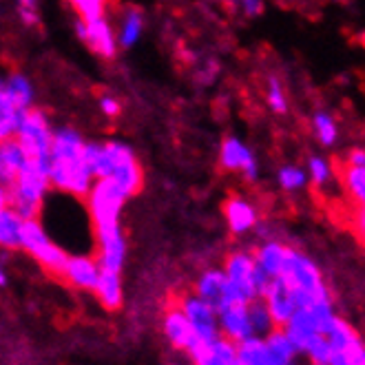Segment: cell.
<instances>
[{
    "label": "cell",
    "instance_id": "d6986e66",
    "mask_svg": "<svg viewBox=\"0 0 365 365\" xmlns=\"http://www.w3.org/2000/svg\"><path fill=\"white\" fill-rule=\"evenodd\" d=\"M224 215H226V224H228L230 232H235V235H244L257 226L255 206L242 197H230L224 204Z\"/></svg>",
    "mask_w": 365,
    "mask_h": 365
},
{
    "label": "cell",
    "instance_id": "ba28073f",
    "mask_svg": "<svg viewBox=\"0 0 365 365\" xmlns=\"http://www.w3.org/2000/svg\"><path fill=\"white\" fill-rule=\"evenodd\" d=\"M195 297H200L204 304H208L215 312H224L232 306H240L237 292L232 284L226 279V274L217 268L204 270L195 284Z\"/></svg>",
    "mask_w": 365,
    "mask_h": 365
},
{
    "label": "cell",
    "instance_id": "4fadbf2b",
    "mask_svg": "<svg viewBox=\"0 0 365 365\" xmlns=\"http://www.w3.org/2000/svg\"><path fill=\"white\" fill-rule=\"evenodd\" d=\"M220 162L226 170H240L246 180L255 182L259 175V164H257L250 148L240 138H226L220 148Z\"/></svg>",
    "mask_w": 365,
    "mask_h": 365
},
{
    "label": "cell",
    "instance_id": "7c38bea8",
    "mask_svg": "<svg viewBox=\"0 0 365 365\" xmlns=\"http://www.w3.org/2000/svg\"><path fill=\"white\" fill-rule=\"evenodd\" d=\"M76 31H78V38L82 42H87V45L102 58L111 60L115 58L118 53V38H115V31L111 27V23L106 18H100L96 23H89L84 25L80 20H76Z\"/></svg>",
    "mask_w": 365,
    "mask_h": 365
},
{
    "label": "cell",
    "instance_id": "8fae6325",
    "mask_svg": "<svg viewBox=\"0 0 365 365\" xmlns=\"http://www.w3.org/2000/svg\"><path fill=\"white\" fill-rule=\"evenodd\" d=\"M124 259H126V237L122 226L96 232V262L100 270L122 274Z\"/></svg>",
    "mask_w": 365,
    "mask_h": 365
},
{
    "label": "cell",
    "instance_id": "74e56055",
    "mask_svg": "<svg viewBox=\"0 0 365 365\" xmlns=\"http://www.w3.org/2000/svg\"><path fill=\"white\" fill-rule=\"evenodd\" d=\"M235 363H237V359H235V361L220 359V356L210 354L208 350H204V354H202L200 359H195V365H235Z\"/></svg>",
    "mask_w": 365,
    "mask_h": 365
},
{
    "label": "cell",
    "instance_id": "30bf717a",
    "mask_svg": "<svg viewBox=\"0 0 365 365\" xmlns=\"http://www.w3.org/2000/svg\"><path fill=\"white\" fill-rule=\"evenodd\" d=\"M164 334H166V339L173 343L178 350L188 352L192 361L200 359L204 354V350H206V346L195 336V332H192V328L186 321L184 312L178 306L170 308L164 314Z\"/></svg>",
    "mask_w": 365,
    "mask_h": 365
},
{
    "label": "cell",
    "instance_id": "f546056e",
    "mask_svg": "<svg viewBox=\"0 0 365 365\" xmlns=\"http://www.w3.org/2000/svg\"><path fill=\"white\" fill-rule=\"evenodd\" d=\"M308 184V175H306V170L304 168H299V166H282L279 168V186H282L284 190H302L304 186Z\"/></svg>",
    "mask_w": 365,
    "mask_h": 365
},
{
    "label": "cell",
    "instance_id": "d6a6232c",
    "mask_svg": "<svg viewBox=\"0 0 365 365\" xmlns=\"http://www.w3.org/2000/svg\"><path fill=\"white\" fill-rule=\"evenodd\" d=\"M304 354H308V359L312 361V365H330V356H332V348L324 334H317L304 350Z\"/></svg>",
    "mask_w": 365,
    "mask_h": 365
},
{
    "label": "cell",
    "instance_id": "d4e9b609",
    "mask_svg": "<svg viewBox=\"0 0 365 365\" xmlns=\"http://www.w3.org/2000/svg\"><path fill=\"white\" fill-rule=\"evenodd\" d=\"M237 365H277L262 339H248L237 346Z\"/></svg>",
    "mask_w": 365,
    "mask_h": 365
},
{
    "label": "cell",
    "instance_id": "b9f144b4",
    "mask_svg": "<svg viewBox=\"0 0 365 365\" xmlns=\"http://www.w3.org/2000/svg\"><path fill=\"white\" fill-rule=\"evenodd\" d=\"M5 284H7V272H5L3 262H0V286H5Z\"/></svg>",
    "mask_w": 365,
    "mask_h": 365
},
{
    "label": "cell",
    "instance_id": "836d02e7",
    "mask_svg": "<svg viewBox=\"0 0 365 365\" xmlns=\"http://www.w3.org/2000/svg\"><path fill=\"white\" fill-rule=\"evenodd\" d=\"M306 175L312 180L314 186H326L330 180H332V166L328 160L324 158H319V155H312L308 160V170H306Z\"/></svg>",
    "mask_w": 365,
    "mask_h": 365
},
{
    "label": "cell",
    "instance_id": "52a82bcc",
    "mask_svg": "<svg viewBox=\"0 0 365 365\" xmlns=\"http://www.w3.org/2000/svg\"><path fill=\"white\" fill-rule=\"evenodd\" d=\"M106 148V155H109V164H111V173H109V180L124 192L126 197L135 195L142 188V166L133 153V148L124 144V142H106L104 144Z\"/></svg>",
    "mask_w": 365,
    "mask_h": 365
},
{
    "label": "cell",
    "instance_id": "9c48e42d",
    "mask_svg": "<svg viewBox=\"0 0 365 365\" xmlns=\"http://www.w3.org/2000/svg\"><path fill=\"white\" fill-rule=\"evenodd\" d=\"M186 321L190 324L195 336L208 348L215 339H220V328H217V312H215L208 304H204L200 297L195 294H186L182 297V302L178 306Z\"/></svg>",
    "mask_w": 365,
    "mask_h": 365
},
{
    "label": "cell",
    "instance_id": "7bdbcfd3",
    "mask_svg": "<svg viewBox=\"0 0 365 365\" xmlns=\"http://www.w3.org/2000/svg\"><path fill=\"white\" fill-rule=\"evenodd\" d=\"M0 93H5V78H0Z\"/></svg>",
    "mask_w": 365,
    "mask_h": 365
},
{
    "label": "cell",
    "instance_id": "ffe728a7",
    "mask_svg": "<svg viewBox=\"0 0 365 365\" xmlns=\"http://www.w3.org/2000/svg\"><path fill=\"white\" fill-rule=\"evenodd\" d=\"M98 302L106 310H118L122 306L124 299V286H122V274L109 272V270H100L98 284L93 288Z\"/></svg>",
    "mask_w": 365,
    "mask_h": 365
},
{
    "label": "cell",
    "instance_id": "7402d4cb",
    "mask_svg": "<svg viewBox=\"0 0 365 365\" xmlns=\"http://www.w3.org/2000/svg\"><path fill=\"white\" fill-rule=\"evenodd\" d=\"M286 252H288L286 244L266 242V244H262L259 248H257V252L252 257H255V264L259 266L270 279H274V277H282V272H284Z\"/></svg>",
    "mask_w": 365,
    "mask_h": 365
},
{
    "label": "cell",
    "instance_id": "6da1fadb",
    "mask_svg": "<svg viewBox=\"0 0 365 365\" xmlns=\"http://www.w3.org/2000/svg\"><path fill=\"white\" fill-rule=\"evenodd\" d=\"M84 140L76 128L62 126L53 131L51 140V162H49V186L53 190L67 192L78 200L89 195L93 186V178L87 173L82 162Z\"/></svg>",
    "mask_w": 365,
    "mask_h": 365
},
{
    "label": "cell",
    "instance_id": "ac0fdd59",
    "mask_svg": "<svg viewBox=\"0 0 365 365\" xmlns=\"http://www.w3.org/2000/svg\"><path fill=\"white\" fill-rule=\"evenodd\" d=\"M27 162L29 160L23 151V146L16 142V138L7 140V142H0V184L9 188L20 170L27 166Z\"/></svg>",
    "mask_w": 365,
    "mask_h": 365
},
{
    "label": "cell",
    "instance_id": "f1b7e54d",
    "mask_svg": "<svg viewBox=\"0 0 365 365\" xmlns=\"http://www.w3.org/2000/svg\"><path fill=\"white\" fill-rule=\"evenodd\" d=\"M312 128H314L317 140L324 146H332L339 140V126H336L334 118L326 111H317L312 115Z\"/></svg>",
    "mask_w": 365,
    "mask_h": 365
},
{
    "label": "cell",
    "instance_id": "603a6c76",
    "mask_svg": "<svg viewBox=\"0 0 365 365\" xmlns=\"http://www.w3.org/2000/svg\"><path fill=\"white\" fill-rule=\"evenodd\" d=\"M5 98L16 106L18 111H29L34 109V87L27 76L23 73H11L5 78Z\"/></svg>",
    "mask_w": 365,
    "mask_h": 365
},
{
    "label": "cell",
    "instance_id": "4dcf8cb0",
    "mask_svg": "<svg viewBox=\"0 0 365 365\" xmlns=\"http://www.w3.org/2000/svg\"><path fill=\"white\" fill-rule=\"evenodd\" d=\"M73 9H76L78 20L84 25L96 23V20L104 18V14H106V5L102 0H76Z\"/></svg>",
    "mask_w": 365,
    "mask_h": 365
},
{
    "label": "cell",
    "instance_id": "5bb4252c",
    "mask_svg": "<svg viewBox=\"0 0 365 365\" xmlns=\"http://www.w3.org/2000/svg\"><path fill=\"white\" fill-rule=\"evenodd\" d=\"M264 306L270 312V319L277 328H284L288 324V319L292 317V312L297 310L294 299H292V290L288 286V282L284 277H274L266 294H264Z\"/></svg>",
    "mask_w": 365,
    "mask_h": 365
},
{
    "label": "cell",
    "instance_id": "8d00e7d4",
    "mask_svg": "<svg viewBox=\"0 0 365 365\" xmlns=\"http://www.w3.org/2000/svg\"><path fill=\"white\" fill-rule=\"evenodd\" d=\"M100 109H102V113H104L106 118H118L120 111H122V104H120V100L113 98V96H102V98H100Z\"/></svg>",
    "mask_w": 365,
    "mask_h": 365
},
{
    "label": "cell",
    "instance_id": "2e32d148",
    "mask_svg": "<svg viewBox=\"0 0 365 365\" xmlns=\"http://www.w3.org/2000/svg\"><path fill=\"white\" fill-rule=\"evenodd\" d=\"M217 328H220V336L235 343V346H240V343L252 339L246 306H232V308L220 312L217 314Z\"/></svg>",
    "mask_w": 365,
    "mask_h": 365
},
{
    "label": "cell",
    "instance_id": "ee69618b",
    "mask_svg": "<svg viewBox=\"0 0 365 365\" xmlns=\"http://www.w3.org/2000/svg\"><path fill=\"white\" fill-rule=\"evenodd\" d=\"M286 365H294V363H286Z\"/></svg>",
    "mask_w": 365,
    "mask_h": 365
},
{
    "label": "cell",
    "instance_id": "ab89813d",
    "mask_svg": "<svg viewBox=\"0 0 365 365\" xmlns=\"http://www.w3.org/2000/svg\"><path fill=\"white\" fill-rule=\"evenodd\" d=\"M242 7L246 9V16H259L264 11V3L259 0H248V3H242Z\"/></svg>",
    "mask_w": 365,
    "mask_h": 365
},
{
    "label": "cell",
    "instance_id": "cb8c5ba5",
    "mask_svg": "<svg viewBox=\"0 0 365 365\" xmlns=\"http://www.w3.org/2000/svg\"><path fill=\"white\" fill-rule=\"evenodd\" d=\"M20 235H23V220L11 208H5L0 212V248L18 250Z\"/></svg>",
    "mask_w": 365,
    "mask_h": 365
},
{
    "label": "cell",
    "instance_id": "8992f818",
    "mask_svg": "<svg viewBox=\"0 0 365 365\" xmlns=\"http://www.w3.org/2000/svg\"><path fill=\"white\" fill-rule=\"evenodd\" d=\"M20 248L27 250L47 272H51L56 277H62V270H64V264H67V259H69V255L64 252L62 248H58L53 242H49L47 232L42 230L38 220L23 222Z\"/></svg>",
    "mask_w": 365,
    "mask_h": 365
},
{
    "label": "cell",
    "instance_id": "d590c367",
    "mask_svg": "<svg viewBox=\"0 0 365 365\" xmlns=\"http://www.w3.org/2000/svg\"><path fill=\"white\" fill-rule=\"evenodd\" d=\"M38 5L31 3V0H23V3L18 5V14H20V20L27 25V27H34L38 25Z\"/></svg>",
    "mask_w": 365,
    "mask_h": 365
},
{
    "label": "cell",
    "instance_id": "484cf974",
    "mask_svg": "<svg viewBox=\"0 0 365 365\" xmlns=\"http://www.w3.org/2000/svg\"><path fill=\"white\" fill-rule=\"evenodd\" d=\"M264 343H266V348H268V352H270V356H272V361H274L277 365L292 363L294 356L299 354L282 328H274V330L264 339Z\"/></svg>",
    "mask_w": 365,
    "mask_h": 365
},
{
    "label": "cell",
    "instance_id": "f35d334b",
    "mask_svg": "<svg viewBox=\"0 0 365 365\" xmlns=\"http://www.w3.org/2000/svg\"><path fill=\"white\" fill-rule=\"evenodd\" d=\"M348 166H359V168H365V153H363V148H361V146L352 148V151L348 153Z\"/></svg>",
    "mask_w": 365,
    "mask_h": 365
},
{
    "label": "cell",
    "instance_id": "7a4b0ae2",
    "mask_svg": "<svg viewBox=\"0 0 365 365\" xmlns=\"http://www.w3.org/2000/svg\"><path fill=\"white\" fill-rule=\"evenodd\" d=\"M49 186V173L45 168H40L36 162H27V166L20 170L14 184L7 188L9 208L18 215L23 222L38 220L40 206L45 202Z\"/></svg>",
    "mask_w": 365,
    "mask_h": 365
},
{
    "label": "cell",
    "instance_id": "1f68e13d",
    "mask_svg": "<svg viewBox=\"0 0 365 365\" xmlns=\"http://www.w3.org/2000/svg\"><path fill=\"white\" fill-rule=\"evenodd\" d=\"M346 188L356 200L359 208H363V202H365V168H359V166L346 168Z\"/></svg>",
    "mask_w": 365,
    "mask_h": 365
},
{
    "label": "cell",
    "instance_id": "e575fe53",
    "mask_svg": "<svg viewBox=\"0 0 365 365\" xmlns=\"http://www.w3.org/2000/svg\"><path fill=\"white\" fill-rule=\"evenodd\" d=\"M266 100H268V106H270L274 113H286L288 111V100H286L284 87H282V82H279L277 78H270L268 80Z\"/></svg>",
    "mask_w": 365,
    "mask_h": 365
},
{
    "label": "cell",
    "instance_id": "e0dca14e",
    "mask_svg": "<svg viewBox=\"0 0 365 365\" xmlns=\"http://www.w3.org/2000/svg\"><path fill=\"white\" fill-rule=\"evenodd\" d=\"M282 330L286 332V336L290 339V343L294 346L297 352H304L308 343L319 334V328H317L308 308H297L292 312V317L288 319V324Z\"/></svg>",
    "mask_w": 365,
    "mask_h": 365
},
{
    "label": "cell",
    "instance_id": "277c9868",
    "mask_svg": "<svg viewBox=\"0 0 365 365\" xmlns=\"http://www.w3.org/2000/svg\"><path fill=\"white\" fill-rule=\"evenodd\" d=\"M51 140H53V131L49 126L47 115L40 109H29L23 120L18 124L16 131V142L23 146V151L27 155V160L36 162L40 168H45L49 173V162H51Z\"/></svg>",
    "mask_w": 365,
    "mask_h": 365
},
{
    "label": "cell",
    "instance_id": "3957f363",
    "mask_svg": "<svg viewBox=\"0 0 365 365\" xmlns=\"http://www.w3.org/2000/svg\"><path fill=\"white\" fill-rule=\"evenodd\" d=\"M126 195L111 182V180H96L89 195L84 197V206L91 217L93 230L104 232L122 226L120 224V215L126 204Z\"/></svg>",
    "mask_w": 365,
    "mask_h": 365
},
{
    "label": "cell",
    "instance_id": "83f0119b",
    "mask_svg": "<svg viewBox=\"0 0 365 365\" xmlns=\"http://www.w3.org/2000/svg\"><path fill=\"white\" fill-rule=\"evenodd\" d=\"M246 312H248V324H250V332H252V339H266L277 326L272 324L270 319V312L268 308L264 306L262 299H257L250 306H246Z\"/></svg>",
    "mask_w": 365,
    "mask_h": 365
},
{
    "label": "cell",
    "instance_id": "60d3db41",
    "mask_svg": "<svg viewBox=\"0 0 365 365\" xmlns=\"http://www.w3.org/2000/svg\"><path fill=\"white\" fill-rule=\"evenodd\" d=\"M5 208H9V200H7V188L0 184V212H3Z\"/></svg>",
    "mask_w": 365,
    "mask_h": 365
},
{
    "label": "cell",
    "instance_id": "44dd1931",
    "mask_svg": "<svg viewBox=\"0 0 365 365\" xmlns=\"http://www.w3.org/2000/svg\"><path fill=\"white\" fill-rule=\"evenodd\" d=\"M332 352H343V354H354L363 348V341L359 336V332L354 330V326H350L348 321H343L341 317L334 321V326L330 328V332L326 334Z\"/></svg>",
    "mask_w": 365,
    "mask_h": 365
},
{
    "label": "cell",
    "instance_id": "5b68a950",
    "mask_svg": "<svg viewBox=\"0 0 365 365\" xmlns=\"http://www.w3.org/2000/svg\"><path fill=\"white\" fill-rule=\"evenodd\" d=\"M282 277L288 282V286L297 292H304L308 294L314 302L319 299H328V286L321 277L319 266L310 259L308 255H304L302 250H297L292 246H288L286 252V264H284V272Z\"/></svg>",
    "mask_w": 365,
    "mask_h": 365
},
{
    "label": "cell",
    "instance_id": "9a60e30c",
    "mask_svg": "<svg viewBox=\"0 0 365 365\" xmlns=\"http://www.w3.org/2000/svg\"><path fill=\"white\" fill-rule=\"evenodd\" d=\"M62 277L67 282L80 290H91L98 284V277H100V266L96 262V257H87V255H71L67 264H64Z\"/></svg>",
    "mask_w": 365,
    "mask_h": 365
},
{
    "label": "cell",
    "instance_id": "4316f807",
    "mask_svg": "<svg viewBox=\"0 0 365 365\" xmlns=\"http://www.w3.org/2000/svg\"><path fill=\"white\" fill-rule=\"evenodd\" d=\"M142 29H144V16L140 9H128L126 16L122 18V25H120V31H118V47H133L135 42L140 40L142 36Z\"/></svg>",
    "mask_w": 365,
    "mask_h": 365
}]
</instances>
